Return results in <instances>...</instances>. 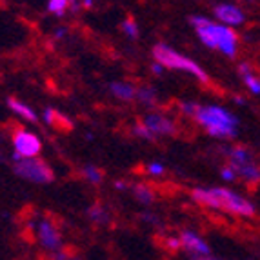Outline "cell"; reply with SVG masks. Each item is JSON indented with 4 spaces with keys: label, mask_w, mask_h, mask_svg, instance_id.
<instances>
[{
    "label": "cell",
    "mask_w": 260,
    "mask_h": 260,
    "mask_svg": "<svg viewBox=\"0 0 260 260\" xmlns=\"http://www.w3.org/2000/svg\"><path fill=\"white\" fill-rule=\"evenodd\" d=\"M191 197L195 202L202 206H208L213 209H222V211L233 213L239 217H255V208L247 199L240 197L239 193H235L225 187H195L191 191Z\"/></svg>",
    "instance_id": "obj_1"
},
{
    "label": "cell",
    "mask_w": 260,
    "mask_h": 260,
    "mask_svg": "<svg viewBox=\"0 0 260 260\" xmlns=\"http://www.w3.org/2000/svg\"><path fill=\"white\" fill-rule=\"evenodd\" d=\"M189 22L199 33L200 40L211 49H220L225 56L233 58L237 53V33L230 27H224L220 24L208 20L204 17H191Z\"/></svg>",
    "instance_id": "obj_2"
},
{
    "label": "cell",
    "mask_w": 260,
    "mask_h": 260,
    "mask_svg": "<svg viewBox=\"0 0 260 260\" xmlns=\"http://www.w3.org/2000/svg\"><path fill=\"white\" fill-rule=\"evenodd\" d=\"M200 126H204L209 135L225 139V137H233L237 133V118L230 111H225L217 106H197V111L193 115Z\"/></svg>",
    "instance_id": "obj_3"
},
{
    "label": "cell",
    "mask_w": 260,
    "mask_h": 260,
    "mask_svg": "<svg viewBox=\"0 0 260 260\" xmlns=\"http://www.w3.org/2000/svg\"><path fill=\"white\" fill-rule=\"evenodd\" d=\"M153 56H155V60L164 66V68L187 71V73L195 75L202 82H209V77L206 75V71L202 70L199 64H195L191 58L180 55V53L175 51V49L169 48V46H166V44H156L155 48H153Z\"/></svg>",
    "instance_id": "obj_4"
},
{
    "label": "cell",
    "mask_w": 260,
    "mask_h": 260,
    "mask_svg": "<svg viewBox=\"0 0 260 260\" xmlns=\"http://www.w3.org/2000/svg\"><path fill=\"white\" fill-rule=\"evenodd\" d=\"M13 171L20 178H26L29 182L35 184H49L55 180V173L42 158H22V160L15 162Z\"/></svg>",
    "instance_id": "obj_5"
},
{
    "label": "cell",
    "mask_w": 260,
    "mask_h": 260,
    "mask_svg": "<svg viewBox=\"0 0 260 260\" xmlns=\"http://www.w3.org/2000/svg\"><path fill=\"white\" fill-rule=\"evenodd\" d=\"M37 237H39L40 246H42L46 251L51 253V255L62 249L60 231H58V228H56L51 220H48V218H42V220L39 222V225H37Z\"/></svg>",
    "instance_id": "obj_6"
},
{
    "label": "cell",
    "mask_w": 260,
    "mask_h": 260,
    "mask_svg": "<svg viewBox=\"0 0 260 260\" xmlns=\"http://www.w3.org/2000/svg\"><path fill=\"white\" fill-rule=\"evenodd\" d=\"M13 146L15 153H18L22 158H35V156L40 155V149H42V142H40L39 137L29 133V131L20 129V127L15 131Z\"/></svg>",
    "instance_id": "obj_7"
},
{
    "label": "cell",
    "mask_w": 260,
    "mask_h": 260,
    "mask_svg": "<svg viewBox=\"0 0 260 260\" xmlns=\"http://www.w3.org/2000/svg\"><path fill=\"white\" fill-rule=\"evenodd\" d=\"M180 247L186 249L191 256H195V258H206L209 255V246L206 244V240L202 237L195 233V231L191 230H184L180 233Z\"/></svg>",
    "instance_id": "obj_8"
},
{
    "label": "cell",
    "mask_w": 260,
    "mask_h": 260,
    "mask_svg": "<svg viewBox=\"0 0 260 260\" xmlns=\"http://www.w3.org/2000/svg\"><path fill=\"white\" fill-rule=\"evenodd\" d=\"M142 124L151 131L153 135H173L175 133V124L169 118H166L164 115L158 113H148L142 118Z\"/></svg>",
    "instance_id": "obj_9"
},
{
    "label": "cell",
    "mask_w": 260,
    "mask_h": 260,
    "mask_svg": "<svg viewBox=\"0 0 260 260\" xmlns=\"http://www.w3.org/2000/svg\"><path fill=\"white\" fill-rule=\"evenodd\" d=\"M215 15L217 18H220L222 22L230 24V26H237V24H242L244 22V15L239 8L230 4H220L215 8Z\"/></svg>",
    "instance_id": "obj_10"
},
{
    "label": "cell",
    "mask_w": 260,
    "mask_h": 260,
    "mask_svg": "<svg viewBox=\"0 0 260 260\" xmlns=\"http://www.w3.org/2000/svg\"><path fill=\"white\" fill-rule=\"evenodd\" d=\"M44 120L48 122L49 126L56 127V129H62V131H70L71 127H73V124H71L62 113L55 111V109H51V108H48L44 111Z\"/></svg>",
    "instance_id": "obj_11"
},
{
    "label": "cell",
    "mask_w": 260,
    "mask_h": 260,
    "mask_svg": "<svg viewBox=\"0 0 260 260\" xmlns=\"http://www.w3.org/2000/svg\"><path fill=\"white\" fill-rule=\"evenodd\" d=\"M109 89L117 99L120 100H133L137 96V89L133 87V84L129 82H111L109 84Z\"/></svg>",
    "instance_id": "obj_12"
},
{
    "label": "cell",
    "mask_w": 260,
    "mask_h": 260,
    "mask_svg": "<svg viewBox=\"0 0 260 260\" xmlns=\"http://www.w3.org/2000/svg\"><path fill=\"white\" fill-rule=\"evenodd\" d=\"M133 195L139 200L140 204H153L155 202V191L148 184H135L133 186Z\"/></svg>",
    "instance_id": "obj_13"
},
{
    "label": "cell",
    "mask_w": 260,
    "mask_h": 260,
    "mask_svg": "<svg viewBox=\"0 0 260 260\" xmlns=\"http://www.w3.org/2000/svg\"><path fill=\"white\" fill-rule=\"evenodd\" d=\"M8 106L11 109H13L17 115H20V117H24V118H27L29 122H37V115H35V111L29 108V106H26V104H22L20 100H17V99H13V96H9L8 99Z\"/></svg>",
    "instance_id": "obj_14"
},
{
    "label": "cell",
    "mask_w": 260,
    "mask_h": 260,
    "mask_svg": "<svg viewBox=\"0 0 260 260\" xmlns=\"http://www.w3.org/2000/svg\"><path fill=\"white\" fill-rule=\"evenodd\" d=\"M137 99H139L140 102H144V104L155 106L156 104V91L149 86H142L140 89H137Z\"/></svg>",
    "instance_id": "obj_15"
},
{
    "label": "cell",
    "mask_w": 260,
    "mask_h": 260,
    "mask_svg": "<svg viewBox=\"0 0 260 260\" xmlns=\"http://www.w3.org/2000/svg\"><path fill=\"white\" fill-rule=\"evenodd\" d=\"M84 177H86V180H89L93 186H99V184H102V180H104L102 169L95 168V166H86V168H84Z\"/></svg>",
    "instance_id": "obj_16"
},
{
    "label": "cell",
    "mask_w": 260,
    "mask_h": 260,
    "mask_svg": "<svg viewBox=\"0 0 260 260\" xmlns=\"http://www.w3.org/2000/svg\"><path fill=\"white\" fill-rule=\"evenodd\" d=\"M87 215H89V218H91L93 222H96V224H106V222L109 220V215L106 213V209L99 204L93 206V208H89Z\"/></svg>",
    "instance_id": "obj_17"
},
{
    "label": "cell",
    "mask_w": 260,
    "mask_h": 260,
    "mask_svg": "<svg viewBox=\"0 0 260 260\" xmlns=\"http://www.w3.org/2000/svg\"><path fill=\"white\" fill-rule=\"evenodd\" d=\"M70 8V0H49V4H48V9L51 11L53 15H64L66 13V9Z\"/></svg>",
    "instance_id": "obj_18"
},
{
    "label": "cell",
    "mask_w": 260,
    "mask_h": 260,
    "mask_svg": "<svg viewBox=\"0 0 260 260\" xmlns=\"http://www.w3.org/2000/svg\"><path fill=\"white\" fill-rule=\"evenodd\" d=\"M122 31H124L129 39H137V37H139V27H137V22H135L131 17H127L126 20L122 22Z\"/></svg>",
    "instance_id": "obj_19"
},
{
    "label": "cell",
    "mask_w": 260,
    "mask_h": 260,
    "mask_svg": "<svg viewBox=\"0 0 260 260\" xmlns=\"http://www.w3.org/2000/svg\"><path fill=\"white\" fill-rule=\"evenodd\" d=\"M133 133L137 135V137H140V139H146V140H149V142H155V135H153L151 131L148 129V127L144 126L142 122H139V124H135Z\"/></svg>",
    "instance_id": "obj_20"
},
{
    "label": "cell",
    "mask_w": 260,
    "mask_h": 260,
    "mask_svg": "<svg viewBox=\"0 0 260 260\" xmlns=\"http://www.w3.org/2000/svg\"><path fill=\"white\" fill-rule=\"evenodd\" d=\"M146 169H148L149 175H155V177H156V175L164 173V166H162L160 162H153V164H148V168H146Z\"/></svg>",
    "instance_id": "obj_21"
},
{
    "label": "cell",
    "mask_w": 260,
    "mask_h": 260,
    "mask_svg": "<svg viewBox=\"0 0 260 260\" xmlns=\"http://www.w3.org/2000/svg\"><path fill=\"white\" fill-rule=\"evenodd\" d=\"M166 247L169 251H178L180 249V239H168L166 240Z\"/></svg>",
    "instance_id": "obj_22"
},
{
    "label": "cell",
    "mask_w": 260,
    "mask_h": 260,
    "mask_svg": "<svg viewBox=\"0 0 260 260\" xmlns=\"http://www.w3.org/2000/svg\"><path fill=\"white\" fill-rule=\"evenodd\" d=\"M235 177H237V173H235L231 168L222 169V178H224V180H235Z\"/></svg>",
    "instance_id": "obj_23"
},
{
    "label": "cell",
    "mask_w": 260,
    "mask_h": 260,
    "mask_svg": "<svg viewBox=\"0 0 260 260\" xmlns=\"http://www.w3.org/2000/svg\"><path fill=\"white\" fill-rule=\"evenodd\" d=\"M151 70H153V73L160 75V73H162V70H164V66H162V64H158V62H155V64L151 66Z\"/></svg>",
    "instance_id": "obj_24"
},
{
    "label": "cell",
    "mask_w": 260,
    "mask_h": 260,
    "mask_svg": "<svg viewBox=\"0 0 260 260\" xmlns=\"http://www.w3.org/2000/svg\"><path fill=\"white\" fill-rule=\"evenodd\" d=\"M66 35V27H60L58 31H55V39H62Z\"/></svg>",
    "instance_id": "obj_25"
},
{
    "label": "cell",
    "mask_w": 260,
    "mask_h": 260,
    "mask_svg": "<svg viewBox=\"0 0 260 260\" xmlns=\"http://www.w3.org/2000/svg\"><path fill=\"white\" fill-rule=\"evenodd\" d=\"M115 187H117V189H126V182L118 180V182H115Z\"/></svg>",
    "instance_id": "obj_26"
},
{
    "label": "cell",
    "mask_w": 260,
    "mask_h": 260,
    "mask_svg": "<svg viewBox=\"0 0 260 260\" xmlns=\"http://www.w3.org/2000/svg\"><path fill=\"white\" fill-rule=\"evenodd\" d=\"M91 4H93V0H82L84 8H91Z\"/></svg>",
    "instance_id": "obj_27"
},
{
    "label": "cell",
    "mask_w": 260,
    "mask_h": 260,
    "mask_svg": "<svg viewBox=\"0 0 260 260\" xmlns=\"http://www.w3.org/2000/svg\"><path fill=\"white\" fill-rule=\"evenodd\" d=\"M68 260H82V258H78V256H68Z\"/></svg>",
    "instance_id": "obj_28"
},
{
    "label": "cell",
    "mask_w": 260,
    "mask_h": 260,
    "mask_svg": "<svg viewBox=\"0 0 260 260\" xmlns=\"http://www.w3.org/2000/svg\"><path fill=\"white\" fill-rule=\"evenodd\" d=\"M200 260H220V258H211V256H206V258H200Z\"/></svg>",
    "instance_id": "obj_29"
}]
</instances>
